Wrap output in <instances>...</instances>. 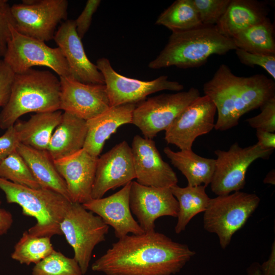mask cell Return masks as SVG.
<instances>
[{"instance_id": "ac0fdd59", "label": "cell", "mask_w": 275, "mask_h": 275, "mask_svg": "<svg viewBox=\"0 0 275 275\" xmlns=\"http://www.w3.org/2000/svg\"><path fill=\"white\" fill-rule=\"evenodd\" d=\"M53 39L68 63L73 78L84 84L104 85L102 74L86 54L74 20L64 21Z\"/></svg>"}, {"instance_id": "e0dca14e", "label": "cell", "mask_w": 275, "mask_h": 275, "mask_svg": "<svg viewBox=\"0 0 275 275\" xmlns=\"http://www.w3.org/2000/svg\"><path fill=\"white\" fill-rule=\"evenodd\" d=\"M131 148L137 182L155 187H171L177 184L176 173L162 159L152 139L136 135Z\"/></svg>"}, {"instance_id": "484cf974", "label": "cell", "mask_w": 275, "mask_h": 275, "mask_svg": "<svg viewBox=\"0 0 275 275\" xmlns=\"http://www.w3.org/2000/svg\"><path fill=\"white\" fill-rule=\"evenodd\" d=\"M163 152L171 163L185 177L187 185L196 186L210 183L215 168V159L198 155L192 150L174 151L169 147Z\"/></svg>"}, {"instance_id": "9c48e42d", "label": "cell", "mask_w": 275, "mask_h": 275, "mask_svg": "<svg viewBox=\"0 0 275 275\" xmlns=\"http://www.w3.org/2000/svg\"><path fill=\"white\" fill-rule=\"evenodd\" d=\"M68 7L67 0H23L11 6L13 26L22 35L48 41L60 22L67 20Z\"/></svg>"}, {"instance_id": "f546056e", "label": "cell", "mask_w": 275, "mask_h": 275, "mask_svg": "<svg viewBox=\"0 0 275 275\" xmlns=\"http://www.w3.org/2000/svg\"><path fill=\"white\" fill-rule=\"evenodd\" d=\"M49 237H38L24 231L14 246L11 258L21 264L38 263L54 250Z\"/></svg>"}, {"instance_id": "603a6c76", "label": "cell", "mask_w": 275, "mask_h": 275, "mask_svg": "<svg viewBox=\"0 0 275 275\" xmlns=\"http://www.w3.org/2000/svg\"><path fill=\"white\" fill-rule=\"evenodd\" d=\"M87 121L66 112L54 129L47 151L56 160L72 155L83 149L87 134Z\"/></svg>"}, {"instance_id": "f1b7e54d", "label": "cell", "mask_w": 275, "mask_h": 275, "mask_svg": "<svg viewBox=\"0 0 275 275\" xmlns=\"http://www.w3.org/2000/svg\"><path fill=\"white\" fill-rule=\"evenodd\" d=\"M155 24L172 32L187 31L202 26L192 0H177L157 17Z\"/></svg>"}, {"instance_id": "8fae6325", "label": "cell", "mask_w": 275, "mask_h": 275, "mask_svg": "<svg viewBox=\"0 0 275 275\" xmlns=\"http://www.w3.org/2000/svg\"><path fill=\"white\" fill-rule=\"evenodd\" d=\"M273 150L264 149L258 143L242 148L237 142L228 151L215 150L217 158L210 183L212 191L221 196L243 189L250 166L257 159L268 158Z\"/></svg>"}, {"instance_id": "74e56055", "label": "cell", "mask_w": 275, "mask_h": 275, "mask_svg": "<svg viewBox=\"0 0 275 275\" xmlns=\"http://www.w3.org/2000/svg\"><path fill=\"white\" fill-rule=\"evenodd\" d=\"M19 143L14 125L7 128L5 133L0 136V162L16 151Z\"/></svg>"}, {"instance_id": "ffe728a7", "label": "cell", "mask_w": 275, "mask_h": 275, "mask_svg": "<svg viewBox=\"0 0 275 275\" xmlns=\"http://www.w3.org/2000/svg\"><path fill=\"white\" fill-rule=\"evenodd\" d=\"M98 158L82 149L72 155L53 161L66 183L72 202L82 204L92 199Z\"/></svg>"}, {"instance_id": "6da1fadb", "label": "cell", "mask_w": 275, "mask_h": 275, "mask_svg": "<svg viewBox=\"0 0 275 275\" xmlns=\"http://www.w3.org/2000/svg\"><path fill=\"white\" fill-rule=\"evenodd\" d=\"M195 254L186 244L154 231L119 239L91 268L105 275H172Z\"/></svg>"}, {"instance_id": "4fadbf2b", "label": "cell", "mask_w": 275, "mask_h": 275, "mask_svg": "<svg viewBox=\"0 0 275 275\" xmlns=\"http://www.w3.org/2000/svg\"><path fill=\"white\" fill-rule=\"evenodd\" d=\"M216 108L207 95L200 96L189 104L165 130L168 144L180 150H192L195 140L214 128Z\"/></svg>"}, {"instance_id": "44dd1931", "label": "cell", "mask_w": 275, "mask_h": 275, "mask_svg": "<svg viewBox=\"0 0 275 275\" xmlns=\"http://www.w3.org/2000/svg\"><path fill=\"white\" fill-rule=\"evenodd\" d=\"M136 105L128 103L111 106L99 116L87 121V134L83 149L98 157L106 141L120 126L130 123Z\"/></svg>"}, {"instance_id": "8d00e7d4", "label": "cell", "mask_w": 275, "mask_h": 275, "mask_svg": "<svg viewBox=\"0 0 275 275\" xmlns=\"http://www.w3.org/2000/svg\"><path fill=\"white\" fill-rule=\"evenodd\" d=\"M14 76L9 67L0 60V107L3 108L9 100Z\"/></svg>"}, {"instance_id": "7c38bea8", "label": "cell", "mask_w": 275, "mask_h": 275, "mask_svg": "<svg viewBox=\"0 0 275 275\" xmlns=\"http://www.w3.org/2000/svg\"><path fill=\"white\" fill-rule=\"evenodd\" d=\"M96 65L102 74L111 106L142 102L151 94L163 90L182 91L183 86L169 80L167 75H161L150 81H143L124 76L117 72L109 61L99 59Z\"/></svg>"}, {"instance_id": "d4e9b609", "label": "cell", "mask_w": 275, "mask_h": 275, "mask_svg": "<svg viewBox=\"0 0 275 275\" xmlns=\"http://www.w3.org/2000/svg\"><path fill=\"white\" fill-rule=\"evenodd\" d=\"M16 151L24 159L41 187L56 191L71 201L66 183L46 150L19 143Z\"/></svg>"}, {"instance_id": "4316f807", "label": "cell", "mask_w": 275, "mask_h": 275, "mask_svg": "<svg viewBox=\"0 0 275 275\" xmlns=\"http://www.w3.org/2000/svg\"><path fill=\"white\" fill-rule=\"evenodd\" d=\"M170 188L178 202V220L175 232L179 234L185 229L195 216L206 210L211 198L207 195L206 187L203 185L181 187L176 184Z\"/></svg>"}, {"instance_id": "30bf717a", "label": "cell", "mask_w": 275, "mask_h": 275, "mask_svg": "<svg viewBox=\"0 0 275 275\" xmlns=\"http://www.w3.org/2000/svg\"><path fill=\"white\" fill-rule=\"evenodd\" d=\"M200 96L198 89L162 94L144 100L135 106L131 124L138 127L144 138L152 139L166 130L177 117Z\"/></svg>"}, {"instance_id": "f6af8a7d", "label": "cell", "mask_w": 275, "mask_h": 275, "mask_svg": "<svg viewBox=\"0 0 275 275\" xmlns=\"http://www.w3.org/2000/svg\"><path fill=\"white\" fill-rule=\"evenodd\" d=\"M250 275H261V271L258 267H257L256 269L253 271H252V272L250 273Z\"/></svg>"}, {"instance_id": "1f68e13d", "label": "cell", "mask_w": 275, "mask_h": 275, "mask_svg": "<svg viewBox=\"0 0 275 275\" xmlns=\"http://www.w3.org/2000/svg\"><path fill=\"white\" fill-rule=\"evenodd\" d=\"M32 275H82L76 260L54 250L36 264Z\"/></svg>"}, {"instance_id": "e575fe53", "label": "cell", "mask_w": 275, "mask_h": 275, "mask_svg": "<svg viewBox=\"0 0 275 275\" xmlns=\"http://www.w3.org/2000/svg\"><path fill=\"white\" fill-rule=\"evenodd\" d=\"M235 53L242 64L252 67L255 66L262 67L272 79H275V55L251 53L240 48L235 49Z\"/></svg>"}, {"instance_id": "ba28073f", "label": "cell", "mask_w": 275, "mask_h": 275, "mask_svg": "<svg viewBox=\"0 0 275 275\" xmlns=\"http://www.w3.org/2000/svg\"><path fill=\"white\" fill-rule=\"evenodd\" d=\"M10 36L3 60L15 74L34 66L48 67L59 77L72 78L68 63L61 49L45 42L19 33L10 24Z\"/></svg>"}, {"instance_id": "9a60e30c", "label": "cell", "mask_w": 275, "mask_h": 275, "mask_svg": "<svg viewBox=\"0 0 275 275\" xmlns=\"http://www.w3.org/2000/svg\"><path fill=\"white\" fill-rule=\"evenodd\" d=\"M59 78L60 110L87 121L111 107L105 85L84 84L70 77Z\"/></svg>"}, {"instance_id": "7bdbcfd3", "label": "cell", "mask_w": 275, "mask_h": 275, "mask_svg": "<svg viewBox=\"0 0 275 275\" xmlns=\"http://www.w3.org/2000/svg\"><path fill=\"white\" fill-rule=\"evenodd\" d=\"M0 14L11 16V6L9 5L8 1L0 0Z\"/></svg>"}, {"instance_id": "4dcf8cb0", "label": "cell", "mask_w": 275, "mask_h": 275, "mask_svg": "<svg viewBox=\"0 0 275 275\" xmlns=\"http://www.w3.org/2000/svg\"><path fill=\"white\" fill-rule=\"evenodd\" d=\"M0 177L33 188L41 187L16 150L0 162Z\"/></svg>"}, {"instance_id": "ab89813d", "label": "cell", "mask_w": 275, "mask_h": 275, "mask_svg": "<svg viewBox=\"0 0 275 275\" xmlns=\"http://www.w3.org/2000/svg\"><path fill=\"white\" fill-rule=\"evenodd\" d=\"M258 143L264 149H274L275 148V133L263 130H256Z\"/></svg>"}, {"instance_id": "52a82bcc", "label": "cell", "mask_w": 275, "mask_h": 275, "mask_svg": "<svg viewBox=\"0 0 275 275\" xmlns=\"http://www.w3.org/2000/svg\"><path fill=\"white\" fill-rule=\"evenodd\" d=\"M109 227L82 204L72 202L60 223V230L74 251L82 275L89 268L94 249L105 240Z\"/></svg>"}, {"instance_id": "ee69618b", "label": "cell", "mask_w": 275, "mask_h": 275, "mask_svg": "<svg viewBox=\"0 0 275 275\" xmlns=\"http://www.w3.org/2000/svg\"><path fill=\"white\" fill-rule=\"evenodd\" d=\"M274 170L270 171L266 176L264 179V183H269L271 184H274Z\"/></svg>"}, {"instance_id": "d6a6232c", "label": "cell", "mask_w": 275, "mask_h": 275, "mask_svg": "<svg viewBox=\"0 0 275 275\" xmlns=\"http://www.w3.org/2000/svg\"><path fill=\"white\" fill-rule=\"evenodd\" d=\"M231 0H192L203 25L215 26L224 14Z\"/></svg>"}, {"instance_id": "277c9868", "label": "cell", "mask_w": 275, "mask_h": 275, "mask_svg": "<svg viewBox=\"0 0 275 275\" xmlns=\"http://www.w3.org/2000/svg\"><path fill=\"white\" fill-rule=\"evenodd\" d=\"M236 48L233 40L220 34L214 26L202 25L172 32L165 47L148 67L154 69L198 67L212 55H224Z\"/></svg>"}, {"instance_id": "2e32d148", "label": "cell", "mask_w": 275, "mask_h": 275, "mask_svg": "<svg viewBox=\"0 0 275 275\" xmlns=\"http://www.w3.org/2000/svg\"><path fill=\"white\" fill-rule=\"evenodd\" d=\"M135 178L131 148L124 141L98 157L92 199L101 198L108 190L124 186Z\"/></svg>"}, {"instance_id": "836d02e7", "label": "cell", "mask_w": 275, "mask_h": 275, "mask_svg": "<svg viewBox=\"0 0 275 275\" xmlns=\"http://www.w3.org/2000/svg\"><path fill=\"white\" fill-rule=\"evenodd\" d=\"M261 112L257 116L246 120L249 125L257 129L271 132L275 131V97H272L260 107Z\"/></svg>"}, {"instance_id": "b9f144b4", "label": "cell", "mask_w": 275, "mask_h": 275, "mask_svg": "<svg viewBox=\"0 0 275 275\" xmlns=\"http://www.w3.org/2000/svg\"><path fill=\"white\" fill-rule=\"evenodd\" d=\"M261 275H275V243L272 244L271 254L268 259L261 267Z\"/></svg>"}, {"instance_id": "cb8c5ba5", "label": "cell", "mask_w": 275, "mask_h": 275, "mask_svg": "<svg viewBox=\"0 0 275 275\" xmlns=\"http://www.w3.org/2000/svg\"><path fill=\"white\" fill-rule=\"evenodd\" d=\"M62 114L61 110L37 113L26 121H17L14 126L20 143L47 151L51 135L60 123Z\"/></svg>"}, {"instance_id": "8992f818", "label": "cell", "mask_w": 275, "mask_h": 275, "mask_svg": "<svg viewBox=\"0 0 275 275\" xmlns=\"http://www.w3.org/2000/svg\"><path fill=\"white\" fill-rule=\"evenodd\" d=\"M260 202V198L255 194L240 190L210 199L204 212V228L216 234L221 248L225 249L233 235L243 227Z\"/></svg>"}, {"instance_id": "60d3db41", "label": "cell", "mask_w": 275, "mask_h": 275, "mask_svg": "<svg viewBox=\"0 0 275 275\" xmlns=\"http://www.w3.org/2000/svg\"><path fill=\"white\" fill-rule=\"evenodd\" d=\"M1 201H0V206ZM11 213L0 207V236L6 234L13 223Z\"/></svg>"}, {"instance_id": "f35d334b", "label": "cell", "mask_w": 275, "mask_h": 275, "mask_svg": "<svg viewBox=\"0 0 275 275\" xmlns=\"http://www.w3.org/2000/svg\"><path fill=\"white\" fill-rule=\"evenodd\" d=\"M13 24L11 16L0 14V57H4L10 36V25Z\"/></svg>"}, {"instance_id": "d6986e66", "label": "cell", "mask_w": 275, "mask_h": 275, "mask_svg": "<svg viewBox=\"0 0 275 275\" xmlns=\"http://www.w3.org/2000/svg\"><path fill=\"white\" fill-rule=\"evenodd\" d=\"M131 182L108 197L91 199L82 204L86 209L95 213L107 225L111 226L118 239L129 233L137 235L144 233L131 214L129 205Z\"/></svg>"}, {"instance_id": "5b68a950", "label": "cell", "mask_w": 275, "mask_h": 275, "mask_svg": "<svg viewBox=\"0 0 275 275\" xmlns=\"http://www.w3.org/2000/svg\"><path fill=\"white\" fill-rule=\"evenodd\" d=\"M0 189L8 203L19 205L24 215L35 218L36 224L28 231L31 235L49 237L62 235L60 223L71 201L52 190L33 188L1 177Z\"/></svg>"}, {"instance_id": "d590c367", "label": "cell", "mask_w": 275, "mask_h": 275, "mask_svg": "<svg viewBox=\"0 0 275 275\" xmlns=\"http://www.w3.org/2000/svg\"><path fill=\"white\" fill-rule=\"evenodd\" d=\"M100 3V0H88L82 12L74 20L77 33L81 39L88 31L93 15Z\"/></svg>"}, {"instance_id": "83f0119b", "label": "cell", "mask_w": 275, "mask_h": 275, "mask_svg": "<svg viewBox=\"0 0 275 275\" xmlns=\"http://www.w3.org/2000/svg\"><path fill=\"white\" fill-rule=\"evenodd\" d=\"M232 40L237 48L251 53L275 55L274 28L268 17L239 33Z\"/></svg>"}, {"instance_id": "3957f363", "label": "cell", "mask_w": 275, "mask_h": 275, "mask_svg": "<svg viewBox=\"0 0 275 275\" xmlns=\"http://www.w3.org/2000/svg\"><path fill=\"white\" fill-rule=\"evenodd\" d=\"M61 83L48 70L33 68L15 74L7 104L0 113V127L12 126L21 116L29 113L60 110Z\"/></svg>"}, {"instance_id": "7402d4cb", "label": "cell", "mask_w": 275, "mask_h": 275, "mask_svg": "<svg viewBox=\"0 0 275 275\" xmlns=\"http://www.w3.org/2000/svg\"><path fill=\"white\" fill-rule=\"evenodd\" d=\"M269 9L265 2L231 0L222 17L214 26L222 35L230 39L264 21Z\"/></svg>"}, {"instance_id": "5bb4252c", "label": "cell", "mask_w": 275, "mask_h": 275, "mask_svg": "<svg viewBox=\"0 0 275 275\" xmlns=\"http://www.w3.org/2000/svg\"><path fill=\"white\" fill-rule=\"evenodd\" d=\"M129 205L131 211L144 232L155 231V222L164 216L177 217L178 202L170 187H155L131 182Z\"/></svg>"}, {"instance_id": "7a4b0ae2", "label": "cell", "mask_w": 275, "mask_h": 275, "mask_svg": "<svg viewBox=\"0 0 275 275\" xmlns=\"http://www.w3.org/2000/svg\"><path fill=\"white\" fill-rule=\"evenodd\" d=\"M203 90L216 106L217 119L214 128L220 131L236 126L244 114L275 97L273 79L260 74L239 76L224 64L203 85Z\"/></svg>"}]
</instances>
